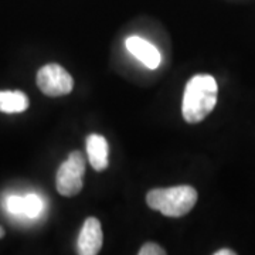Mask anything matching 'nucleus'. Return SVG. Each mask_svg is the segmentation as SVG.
Masks as SVG:
<instances>
[{
  "label": "nucleus",
  "instance_id": "12",
  "mask_svg": "<svg viewBox=\"0 0 255 255\" xmlns=\"http://www.w3.org/2000/svg\"><path fill=\"white\" fill-rule=\"evenodd\" d=\"M4 237V230H3V227H0V240Z\"/></svg>",
  "mask_w": 255,
  "mask_h": 255
},
{
  "label": "nucleus",
  "instance_id": "9",
  "mask_svg": "<svg viewBox=\"0 0 255 255\" xmlns=\"http://www.w3.org/2000/svg\"><path fill=\"white\" fill-rule=\"evenodd\" d=\"M28 108V98L21 91H0V112L18 114Z\"/></svg>",
  "mask_w": 255,
  "mask_h": 255
},
{
  "label": "nucleus",
  "instance_id": "2",
  "mask_svg": "<svg viewBox=\"0 0 255 255\" xmlns=\"http://www.w3.org/2000/svg\"><path fill=\"white\" fill-rule=\"evenodd\" d=\"M146 203L152 210L160 211L166 217H183L190 213L197 203V190L191 186H174L153 189L146 194Z\"/></svg>",
  "mask_w": 255,
  "mask_h": 255
},
{
  "label": "nucleus",
  "instance_id": "1",
  "mask_svg": "<svg viewBox=\"0 0 255 255\" xmlns=\"http://www.w3.org/2000/svg\"><path fill=\"white\" fill-rule=\"evenodd\" d=\"M217 94L219 85L211 75L200 74L190 78L183 95L182 114L184 121L199 124L207 118L217 104Z\"/></svg>",
  "mask_w": 255,
  "mask_h": 255
},
{
  "label": "nucleus",
  "instance_id": "8",
  "mask_svg": "<svg viewBox=\"0 0 255 255\" xmlns=\"http://www.w3.org/2000/svg\"><path fill=\"white\" fill-rule=\"evenodd\" d=\"M87 153H88L90 164L97 172H102L108 167L110 146L104 136L92 133L87 137Z\"/></svg>",
  "mask_w": 255,
  "mask_h": 255
},
{
  "label": "nucleus",
  "instance_id": "7",
  "mask_svg": "<svg viewBox=\"0 0 255 255\" xmlns=\"http://www.w3.org/2000/svg\"><path fill=\"white\" fill-rule=\"evenodd\" d=\"M128 51L133 57H136L139 61L145 64L147 68L155 70L160 64V53L153 44L146 41L143 38L136 36H132L127 38Z\"/></svg>",
  "mask_w": 255,
  "mask_h": 255
},
{
  "label": "nucleus",
  "instance_id": "11",
  "mask_svg": "<svg viewBox=\"0 0 255 255\" xmlns=\"http://www.w3.org/2000/svg\"><path fill=\"white\" fill-rule=\"evenodd\" d=\"M236 253L234 251H230V250H227V248H224V250H220V251H217L216 253V255H234Z\"/></svg>",
  "mask_w": 255,
  "mask_h": 255
},
{
  "label": "nucleus",
  "instance_id": "4",
  "mask_svg": "<svg viewBox=\"0 0 255 255\" xmlns=\"http://www.w3.org/2000/svg\"><path fill=\"white\" fill-rule=\"evenodd\" d=\"M37 87L48 97H61L73 91L71 74L58 64H47L37 73Z\"/></svg>",
  "mask_w": 255,
  "mask_h": 255
},
{
  "label": "nucleus",
  "instance_id": "10",
  "mask_svg": "<svg viewBox=\"0 0 255 255\" xmlns=\"http://www.w3.org/2000/svg\"><path fill=\"white\" fill-rule=\"evenodd\" d=\"M139 255H164L166 251L160 246H157L155 243H146L145 246L139 250Z\"/></svg>",
  "mask_w": 255,
  "mask_h": 255
},
{
  "label": "nucleus",
  "instance_id": "5",
  "mask_svg": "<svg viewBox=\"0 0 255 255\" xmlns=\"http://www.w3.org/2000/svg\"><path fill=\"white\" fill-rule=\"evenodd\" d=\"M104 234L100 220L88 217L81 228V233L77 240V253L80 255H95L102 248Z\"/></svg>",
  "mask_w": 255,
  "mask_h": 255
},
{
  "label": "nucleus",
  "instance_id": "3",
  "mask_svg": "<svg viewBox=\"0 0 255 255\" xmlns=\"http://www.w3.org/2000/svg\"><path fill=\"white\" fill-rule=\"evenodd\" d=\"M84 174H85V157L80 150H74L58 167V172L55 176L57 191L64 197L77 196L84 186L82 182Z\"/></svg>",
  "mask_w": 255,
  "mask_h": 255
},
{
  "label": "nucleus",
  "instance_id": "6",
  "mask_svg": "<svg viewBox=\"0 0 255 255\" xmlns=\"http://www.w3.org/2000/svg\"><path fill=\"white\" fill-rule=\"evenodd\" d=\"M6 210L10 214L17 217L37 219L44 210V201L34 193H30L26 196L13 194L6 199Z\"/></svg>",
  "mask_w": 255,
  "mask_h": 255
}]
</instances>
